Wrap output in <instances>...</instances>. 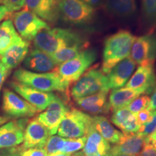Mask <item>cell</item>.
I'll return each instance as SVG.
<instances>
[{"label": "cell", "mask_w": 156, "mask_h": 156, "mask_svg": "<svg viewBox=\"0 0 156 156\" xmlns=\"http://www.w3.org/2000/svg\"><path fill=\"white\" fill-rule=\"evenodd\" d=\"M136 38L129 31L122 30L105 40L101 67L103 74L107 75L119 62L130 56L132 44Z\"/></svg>", "instance_id": "6da1fadb"}, {"label": "cell", "mask_w": 156, "mask_h": 156, "mask_svg": "<svg viewBox=\"0 0 156 156\" xmlns=\"http://www.w3.org/2000/svg\"><path fill=\"white\" fill-rule=\"evenodd\" d=\"M33 41L35 47L48 54L62 48L87 41L79 33L71 29L61 28L43 30Z\"/></svg>", "instance_id": "7a4b0ae2"}, {"label": "cell", "mask_w": 156, "mask_h": 156, "mask_svg": "<svg viewBox=\"0 0 156 156\" xmlns=\"http://www.w3.org/2000/svg\"><path fill=\"white\" fill-rule=\"evenodd\" d=\"M13 80L46 93L68 92L69 84L64 82L54 70L38 73L20 68L13 73Z\"/></svg>", "instance_id": "3957f363"}, {"label": "cell", "mask_w": 156, "mask_h": 156, "mask_svg": "<svg viewBox=\"0 0 156 156\" xmlns=\"http://www.w3.org/2000/svg\"><path fill=\"white\" fill-rule=\"evenodd\" d=\"M93 127V116L75 108H70L58 126V136L75 139L87 135Z\"/></svg>", "instance_id": "277c9868"}, {"label": "cell", "mask_w": 156, "mask_h": 156, "mask_svg": "<svg viewBox=\"0 0 156 156\" xmlns=\"http://www.w3.org/2000/svg\"><path fill=\"white\" fill-rule=\"evenodd\" d=\"M97 58V52L93 48L85 49L73 59L60 64L54 71L69 85L82 77Z\"/></svg>", "instance_id": "5b68a950"}, {"label": "cell", "mask_w": 156, "mask_h": 156, "mask_svg": "<svg viewBox=\"0 0 156 156\" xmlns=\"http://www.w3.org/2000/svg\"><path fill=\"white\" fill-rule=\"evenodd\" d=\"M104 90H109L106 75L98 68L93 67L75 82L70 95L74 100H77Z\"/></svg>", "instance_id": "8992f818"}, {"label": "cell", "mask_w": 156, "mask_h": 156, "mask_svg": "<svg viewBox=\"0 0 156 156\" xmlns=\"http://www.w3.org/2000/svg\"><path fill=\"white\" fill-rule=\"evenodd\" d=\"M59 17L70 25H85L95 17V9L82 0H58Z\"/></svg>", "instance_id": "52a82bcc"}, {"label": "cell", "mask_w": 156, "mask_h": 156, "mask_svg": "<svg viewBox=\"0 0 156 156\" xmlns=\"http://www.w3.org/2000/svg\"><path fill=\"white\" fill-rule=\"evenodd\" d=\"M10 16L18 34L27 41L34 40L41 31L51 28L48 23L27 9L15 12Z\"/></svg>", "instance_id": "ba28073f"}, {"label": "cell", "mask_w": 156, "mask_h": 156, "mask_svg": "<svg viewBox=\"0 0 156 156\" xmlns=\"http://www.w3.org/2000/svg\"><path fill=\"white\" fill-rule=\"evenodd\" d=\"M2 108L7 117L13 119H28L39 112L36 107L9 88L3 90Z\"/></svg>", "instance_id": "9c48e42d"}, {"label": "cell", "mask_w": 156, "mask_h": 156, "mask_svg": "<svg viewBox=\"0 0 156 156\" xmlns=\"http://www.w3.org/2000/svg\"><path fill=\"white\" fill-rule=\"evenodd\" d=\"M66 99H68V97L56 95L54 100L46 108V111L36 116L39 122L47 128L51 135L57 133L61 122L70 109Z\"/></svg>", "instance_id": "30bf717a"}, {"label": "cell", "mask_w": 156, "mask_h": 156, "mask_svg": "<svg viewBox=\"0 0 156 156\" xmlns=\"http://www.w3.org/2000/svg\"><path fill=\"white\" fill-rule=\"evenodd\" d=\"M130 58L138 65L154 64L156 59V34L150 32L136 38L132 44Z\"/></svg>", "instance_id": "8fae6325"}, {"label": "cell", "mask_w": 156, "mask_h": 156, "mask_svg": "<svg viewBox=\"0 0 156 156\" xmlns=\"http://www.w3.org/2000/svg\"><path fill=\"white\" fill-rule=\"evenodd\" d=\"M9 85L20 96L36 107L39 112L47 108L56 95L53 93L43 92L15 80L11 81Z\"/></svg>", "instance_id": "7c38bea8"}, {"label": "cell", "mask_w": 156, "mask_h": 156, "mask_svg": "<svg viewBox=\"0 0 156 156\" xmlns=\"http://www.w3.org/2000/svg\"><path fill=\"white\" fill-rule=\"evenodd\" d=\"M28 118L15 119L0 126V150L15 147L23 142Z\"/></svg>", "instance_id": "4fadbf2b"}, {"label": "cell", "mask_w": 156, "mask_h": 156, "mask_svg": "<svg viewBox=\"0 0 156 156\" xmlns=\"http://www.w3.org/2000/svg\"><path fill=\"white\" fill-rule=\"evenodd\" d=\"M156 86V74L154 64L140 65L125 85L126 87L137 90L145 94L153 92Z\"/></svg>", "instance_id": "5bb4252c"}, {"label": "cell", "mask_w": 156, "mask_h": 156, "mask_svg": "<svg viewBox=\"0 0 156 156\" xmlns=\"http://www.w3.org/2000/svg\"><path fill=\"white\" fill-rule=\"evenodd\" d=\"M50 136L47 128L39 122L37 117H34L28 120L25 127L23 145L26 148L44 147Z\"/></svg>", "instance_id": "9a60e30c"}, {"label": "cell", "mask_w": 156, "mask_h": 156, "mask_svg": "<svg viewBox=\"0 0 156 156\" xmlns=\"http://www.w3.org/2000/svg\"><path fill=\"white\" fill-rule=\"evenodd\" d=\"M24 8L51 24H55L60 18L58 0H25Z\"/></svg>", "instance_id": "2e32d148"}, {"label": "cell", "mask_w": 156, "mask_h": 156, "mask_svg": "<svg viewBox=\"0 0 156 156\" xmlns=\"http://www.w3.org/2000/svg\"><path fill=\"white\" fill-rule=\"evenodd\" d=\"M136 67V63L130 57L119 62L107 74V83L109 90L124 87L132 77Z\"/></svg>", "instance_id": "e0dca14e"}, {"label": "cell", "mask_w": 156, "mask_h": 156, "mask_svg": "<svg viewBox=\"0 0 156 156\" xmlns=\"http://www.w3.org/2000/svg\"><path fill=\"white\" fill-rule=\"evenodd\" d=\"M145 143V137L137 133H123L119 141L111 147L108 155L138 156Z\"/></svg>", "instance_id": "ac0fdd59"}, {"label": "cell", "mask_w": 156, "mask_h": 156, "mask_svg": "<svg viewBox=\"0 0 156 156\" xmlns=\"http://www.w3.org/2000/svg\"><path fill=\"white\" fill-rule=\"evenodd\" d=\"M23 65L30 71L38 73H48L57 67L50 54L36 48L29 52L23 61Z\"/></svg>", "instance_id": "d6986e66"}, {"label": "cell", "mask_w": 156, "mask_h": 156, "mask_svg": "<svg viewBox=\"0 0 156 156\" xmlns=\"http://www.w3.org/2000/svg\"><path fill=\"white\" fill-rule=\"evenodd\" d=\"M109 90L101 91L94 95L75 100L76 104L83 111L93 115L108 114L109 111L108 96Z\"/></svg>", "instance_id": "ffe728a7"}, {"label": "cell", "mask_w": 156, "mask_h": 156, "mask_svg": "<svg viewBox=\"0 0 156 156\" xmlns=\"http://www.w3.org/2000/svg\"><path fill=\"white\" fill-rule=\"evenodd\" d=\"M103 7L107 14L118 19L129 18L137 10L136 0H104Z\"/></svg>", "instance_id": "44dd1931"}, {"label": "cell", "mask_w": 156, "mask_h": 156, "mask_svg": "<svg viewBox=\"0 0 156 156\" xmlns=\"http://www.w3.org/2000/svg\"><path fill=\"white\" fill-rule=\"evenodd\" d=\"M86 136V142L83 151L84 155L108 156L112 147L110 144L94 128H91Z\"/></svg>", "instance_id": "7402d4cb"}, {"label": "cell", "mask_w": 156, "mask_h": 156, "mask_svg": "<svg viewBox=\"0 0 156 156\" xmlns=\"http://www.w3.org/2000/svg\"><path fill=\"white\" fill-rule=\"evenodd\" d=\"M29 41L22 38L2 55L1 62L9 69H15L26 58L29 53Z\"/></svg>", "instance_id": "603a6c76"}, {"label": "cell", "mask_w": 156, "mask_h": 156, "mask_svg": "<svg viewBox=\"0 0 156 156\" xmlns=\"http://www.w3.org/2000/svg\"><path fill=\"white\" fill-rule=\"evenodd\" d=\"M111 121L123 133H136L140 127L136 114L132 113L126 107L113 112Z\"/></svg>", "instance_id": "cb8c5ba5"}, {"label": "cell", "mask_w": 156, "mask_h": 156, "mask_svg": "<svg viewBox=\"0 0 156 156\" xmlns=\"http://www.w3.org/2000/svg\"><path fill=\"white\" fill-rule=\"evenodd\" d=\"M141 95H143L141 91L126 87L113 90L108 97L109 111L114 112L118 109L126 107L132 101Z\"/></svg>", "instance_id": "d4e9b609"}, {"label": "cell", "mask_w": 156, "mask_h": 156, "mask_svg": "<svg viewBox=\"0 0 156 156\" xmlns=\"http://www.w3.org/2000/svg\"><path fill=\"white\" fill-rule=\"evenodd\" d=\"M93 127L108 142L116 144L119 141L123 133L116 129L111 122L103 116H93Z\"/></svg>", "instance_id": "484cf974"}, {"label": "cell", "mask_w": 156, "mask_h": 156, "mask_svg": "<svg viewBox=\"0 0 156 156\" xmlns=\"http://www.w3.org/2000/svg\"><path fill=\"white\" fill-rule=\"evenodd\" d=\"M21 39L11 20H4L0 24V55H3Z\"/></svg>", "instance_id": "4316f807"}, {"label": "cell", "mask_w": 156, "mask_h": 156, "mask_svg": "<svg viewBox=\"0 0 156 156\" xmlns=\"http://www.w3.org/2000/svg\"><path fill=\"white\" fill-rule=\"evenodd\" d=\"M88 44L87 41L74 44L73 46H67V47L56 51L54 53L50 54V56L57 64V65H58V64L73 59L82 51L86 49L88 47Z\"/></svg>", "instance_id": "83f0119b"}, {"label": "cell", "mask_w": 156, "mask_h": 156, "mask_svg": "<svg viewBox=\"0 0 156 156\" xmlns=\"http://www.w3.org/2000/svg\"><path fill=\"white\" fill-rule=\"evenodd\" d=\"M142 25L146 28L156 26V0H141Z\"/></svg>", "instance_id": "f1b7e54d"}, {"label": "cell", "mask_w": 156, "mask_h": 156, "mask_svg": "<svg viewBox=\"0 0 156 156\" xmlns=\"http://www.w3.org/2000/svg\"><path fill=\"white\" fill-rule=\"evenodd\" d=\"M0 151V156H47L44 147L26 148L23 145Z\"/></svg>", "instance_id": "f546056e"}, {"label": "cell", "mask_w": 156, "mask_h": 156, "mask_svg": "<svg viewBox=\"0 0 156 156\" xmlns=\"http://www.w3.org/2000/svg\"><path fill=\"white\" fill-rule=\"evenodd\" d=\"M86 139V135L82 136V137L75 138V139H64L61 153H67L69 155L77 153L80 150L83 149Z\"/></svg>", "instance_id": "4dcf8cb0"}, {"label": "cell", "mask_w": 156, "mask_h": 156, "mask_svg": "<svg viewBox=\"0 0 156 156\" xmlns=\"http://www.w3.org/2000/svg\"><path fill=\"white\" fill-rule=\"evenodd\" d=\"M64 140V137L58 135H51L44 147L47 156L57 153H61Z\"/></svg>", "instance_id": "1f68e13d"}, {"label": "cell", "mask_w": 156, "mask_h": 156, "mask_svg": "<svg viewBox=\"0 0 156 156\" xmlns=\"http://www.w3.org/2000/svg\"><path fill=\"white\" fill-rule=\"evenodd\" d=\"M150 102H151V98L146 95H143L136 98L126 106V108L134 114H136L140 111L148 108Z\"/></svg>", "instance_id": "d6a6232c"}, {"label": "cell", "mask_w": 156, "mask_h": 156, "mask_svg": "<svg viewBox=\"0 0 156 156\" xmlns=\"http://www.w3.org/2000/svg\"><path fill=\"white\" fill-rule=\"evenodd\" d=\"M156 132V110L152 112V114L151 118L147 122L140 126V127L136 132L138 134L143 136V137H147L152 135Z\"/></svg>", "instance_id": "836d02e7"}, {"label": "cell", "mask_w": 156, "mask_h": 156, "mask_svg": "<svg viewBox=\"0 0 156 156\" xmlns=\"http://www.w3.org/2000/svg\"><path fill=\"white\" fill-rule=\"evenodd\" d=\"M0 1L1 4H2L10 13L23 9L25 2V0H0Z\"/></svg>", "instance_id": "e575fe53"}, {"label": "cell", "mask_w": 156, "mask_h": 156, "mask_svg": "<svg viewBox=\"0 0 156 156\" xmlns=\"http://www.w3.org/2000/svg\"><path fill=\"white\" fill-rule=\"evenodd\" d=\"M152 112L153 111H151L150 109L145 108L143 109V110L140 111L136 114V119H137L138 122L140 124V126L142 125L143 124H145V122H147L149 119L151 118Z\"/></svg>", "instance_id": "d590c367"}, {"label": "cell", "mask_w": 156, "mask_h": 156, "mask_svg": "<svg viewBox=\"0 0 156 156\" xmlns=\"http://www.w3.org/2000/svg\"><path fill=\"white\" fill-rule=\"evenodd\" d=\"M11 73V69L7 68L2 62H0V94L4 83Z\"/></svg>", "instance_id": "8d00e7d4"}, {"label": "cell", "mask_w": 156, "mask_h": 156, "mask_svg": "<svg viewBox=\"0 0 156 156\" xmlns=\"http://www.w3.org/2000/svg\"><path fill=\"white\" fill-rule=\"evenodd\" d=\"M138 156H156V151L151 142H145Z\"/></svg>", "instance_id": "74e56055"}, {"label": "cell", "mask_w": 156, "mask_h": 156, "mask_svg": "<svg viewBox=\"0 0 156 156\" xmlns=\"http://www.w3.org/2000/svg\"><path fill=\"white\" fill-rule=\"evenodd\" d=\"M148 109L151 111L156 110V86L153 89V92H152V95L151 97V102H150L149 107Z\"/></svg>", "instance_id": "f35d334b"}, {"label": "cell", "mask_w": 156, "mask_h": 156, "mask_svg": "<svg viewBox=\"0 0 156 156\" xmlns=\"http://www.w3.org/2000/svg\"><path fill=\"white\" fill-rule=\"evenodd\" d=\"M11 13L9 12L4 5H0V23H2V21L5 20L7 17L10 16Z\"/></svg>", "instance_id": "ab89813d"}, {"label": "cell", "mask_w": 156, "mask_h": 156, "mask_svg": "<svg viewBox=\"0 0 156 156\" xmlns=\"http://www.w3.org/2000/svg\"><path fill=\"white\" fill-rule=\"evenodd\" d=\"M82 1L93 8H95V7L102 5L104 0H82Z\"/></svg>", "instance_id": "60d3db41"}, {"label": "cell", "mask_w": 156, "mask_h": 156, "mask_svg": "<svg viewBox=\"0 0 156 156\" xmlns=\"http://www.w3.org/2000/svg\"><path fill=\"white\" fill-rule=\"evenodd\" d=\"M9 119L10 118H9V117L7 116H4L0 115V126H2L4 124H5V123H7V121L9 120Z\"/></svg>", "instance_id": "b9f144b4"}, {"label": "cell", "mask_w": 156, "mask_h": 156, "mask_svg": "<svg viewBox=\"0 0 156 156\" xmlns=\"http://www.w3.org/2000/svg\"><path fill=\"white\" fill-rule=\"evenodd\" d=\"M156 138V132L155 133L152 134V135L149 136H147V137L145 138V142H151V140H153V139H155Z\"/></svg>", "instance_id": "7bdbcfd3"}, {"label": "cell", "mask_w": 156, "mask_h": 156, "mask_svg": "<svg viewBox=\"0 0 156 156\" xmlns=\"http://www.w3.org/2000/svg\"><path fill=\"white\" fill-rule=\"evenodd\" d=\"M48 156H71V155L67 153H57L55 154H53V155H48Z\"/></svg>", "instance_id": "ee69618b"}, {"label": "cell", "mask_w": 156, "mask_h": 156, "mask_svg": "<svg viewBox=\"0 0 156 156\" xmlns=\"http://www.w3.org/2000/svg\"><path fill=\"white\" fill-rule=\"evenodd\" d=\"M71 156H85L83 152H77V153H75L72 154Z\"/></svg>", "instance_id": "f6af8a7d"}, {"label": "cell", "mask_w": 156, "mask_h": 156, "mask_svg": "<svg viewBox=\"0 0 156 156\" xmlns=\"http://www.w3.org/2000/svg\"><path fill=\"white\" fill-rule=\"evenodd\" d=\"M151 143L152 144V145H153V147H154V149H155V151H156V138H155V139H153V140H151Z\"/></svg>", "instance_id": "bcb514c9"}, {"label": "cell", "mask_w": 156, "mask_h": 156, "mask_svg": "<svg viewBox=\"0 0 156 156\" xmlns=\"http://www.w3.org/2000/svg\"><path fill=\"white\" fill-rule=\"evenodd\" d=\"M108 156H133V155H108Z\"/></svg>", "instance_id": "7dc6e473"}, {"label": "cell", "mask_w": 156, "mask_h": 156, "mask_svg": "<svg viewBox=\"0 0 156 156\" xmlns=\"http://www.w3.org/2000/svg\"><path fill=\"white\" fill-rule=\"evenodd\" d=\"M2 60V55H0V62H1Z\"/></svg>", "instance_id": "c3c4849f"}, {"label": "cell", "mask_w": 156, "mask_h": 156, "mask_svg": "<svg viewBox=\"0 0 156 156\" xmlns=\"http://www.w3.org/2000/svg\"><path fill=\"white\" fill-rule=\"evenodd\" d=\"M0 4H1V1H0Z\"/></svg>", "instance_id": "681fc988"}]
</instances>
